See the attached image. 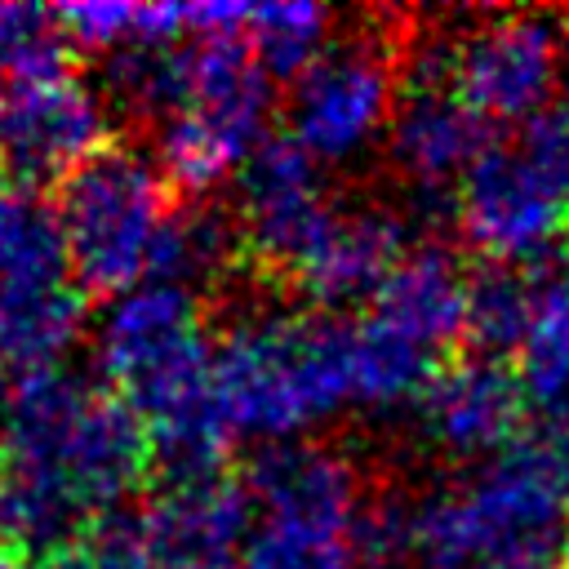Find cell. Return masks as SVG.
<instances>
[{"label":"cell","mask_w":569,"mask_h":569,"mask_svg":"<svg viewBox=\"0 0 569 569\" xmlns=\"http://www.w3.org/2000/svg\"><path fill=\"white\" fill-rule=\"evenodd\" d=\"M151 462L142 418L107 382L62 365L18 378L0 445V547L22 560L84 547L142 489Z\"/></svg>","instance_id":"obj_1"},{"label":"cell","mask_w":569,"mask_h":569,"mask_svg":"<svg viewBox=\"0 0 569 569\" xmlns=\"http://www.w3.org/2000/svg\"><path fill=\"white\" fill-rule=\"evenodd\" d=\"M93 351L102 382L142 418L156 467L169 485L222 476L236 436L213 391L218 342L209 338L191 289L147 280L111 298Z\"/></svg>","instance_id":"obj_2"},{"label":"cell","mask_w":569,"mask_h":569,"mask_svg":"<svg viewBox=\"0 0 569 569\" xmlns=\"http://www.w3.org/2000/svg\"><path fill=\"white\" fill-rule=\"evenodd\" d=\"M213 391L231 436L293 445L311 422L356 405L347 320H240L218 338Z\"/></svg>","instance_id":"obj_3"},{"label":"cell","mask_w":569,"mask_h":569,"mask_svg":"<svg viewBox=\"0 0 569 569\" xmlns=\"http://www.w3.org/2000/svg\"><path fill=\"white\" fill-rule=\"evenodd\" d=\"M400 547L422 569H471L502 551H569V485L551 445H511L467 485L405 511Z\"/></svg>","instance_id":"obj_4"},{"label":"cell","mask_w":569,"mask_h":569,"mask_svg":"<svg viewBox=\"0 0 569 569\" xmlns=\"http://www.w3.org/2000/svg\"><path fill=\"white\" fill-rule=\"evenodd\" d=\"M169 178L156 156L111 142L102 156L58 182V218L71 253V276L107 302L147 284L160 236L173 218Z\"/></svg>","instance_id":"obj_5"},{"label":"cell","mask_w":569,"mask_h":569,"mask_svg":"<svg viewBox=\"0 0 569 569\" xmlns=\"http://www.w3.org/2000/svg\"><path fill=\"white\" fill-rule=\"evenodd\" d=\"M271 76L244 40H191V76L160 124L156 164L169 187L204 196L271 142Z\"/></svg>","instance_id":"obj_6"},{"label":"cell","mask_w":569,"mask_h":569,"mask_svg":"<svg viewBox=\"0 0 569 569\" xmlns=\"http://www.w3.org/2000/svg\"><path fill=\"white\" fill-rule=\"evenodd\" d=\"M400 62L382 31L338 36L289 93V138L320 164L369 151L400 107Z\"/></svg>","instance_id":"obj_7"},{"label":"cell","mask_w":569,"mask_h":569,"mask_svg":"<svg viewBox=\"0 0 569 569\" xmlns=\"http://www.w3.org/2000/svg\"><path fill=\"white\" fill-rule=\"evenodd\" d=\"M445 76L485 124H529L556 102L565 31L547 13H480L436 40Z\"/></svg>","instance_id":"obj_8"},{"label":"cell","mask_w":569,"mask_h":569,"mask_svg":"<svg viewBox=\"0 0 569 569\" xmlns=\"http://www.w3.org/2000/svg\"><path fill=\"white\" fill-rule=\"evenodd\" d=\"M462 240L493 267H538L569 240V200L520 156V147H489L453 196Z\"/></svg>","instance_id":"obj_9"},{"label":"cell","mask_w":569,"mask_h":569,"mask_svg":"<svg viewBox=\"0 0 569 569\" xmlns=\"http://www.w3.org/2000/svg\"><path fill=\"white\" fill-rule=\"evenodd\" d=\"M111 129L107 98L76 71H49L4 84V138L0 160L13 182H67L80 164L102 156Z\"/></svg>","instance_id":"obj_10"},{"label":"cell","mask_w":569,"mask_h":569,"mask_svg":"<svg viewBox=\"0 0 569 569\" xmlns=\"http://www.w3.org/2000/svg\"><path fill=\"white\" fill-rule=\"evenodd\" d=\"M236 187V227L244 253L267 271L293 280L338 218V204L329 200L320 178V160H311L289 133H280L244 164Z\"/></svg>","instance_id":"obj_11"},{"label":"cell","mask_w":569,"mask_h":569,"mask_svg":"<svg viewBox=\"0 0 569 569\" xmlns=\"http://www.w3.org/2000/svg\"><path fill=\"white\" fill-rule=\"evenodd\" d=\"M387 138H391L396 164L418 187L462 182L467 169L489 151V124L449 84L436 40L409 62Z\"/></svg>","instance_id":"obj_12"},{"label":"cell","mask_w":569,"mask_h":569,"mask_svg":"<svg viewBox=\"0 0 569 569\" xmlns=\"http://www.w3.org/2000/svg\"><path fill=\"white\" fill-rule=\"evenodd\" d=\"M525 409L529 400L516 369L493 356H462L436 369L418 400L422 431L453 458H498L520 445Z\"/></svg>","instance_id":"obj_13"},{"label":"cell","mask_w":569,"mask_h":569,"mask_svg":"<svg viewBox=\"0 0 569 569\" xmlns=\"http://www.w3.org/2000/svg\"><path fill=\"white\" fill-rule=\"evenodd\" d=\"M258 520L329 529V533H360V485L351 462L320 445H271L244 476Z\"/></svg>","instance_id":"obj_14"},{"label":"cell","mask_w":569,"mask_h":569,"mask_svg":"<svg viewBox=\"0 0 569 569\" xmlns=\"http://www.w3.org/2000/svg\"><path fill=\"white\" fill-rule=\"evenodd\" d=\"M409 227L387 213V209H338L311 258L298 267L293 284L320 302V307H351V302H373L387 276L405 262L409 253Z\"/></svg>","instance_id":"obj_15"},{"label":"cell","mask_w":569,"mask_h":569,"mask_svg":"<svg viewBox=\"0 0 569 569\" xmlns=\"http://www.w3.org/2000/svg\"><path fill=\"white\" fill-rule=\"evenodd\" d=\"M471 276L440 244H413L373 298V320L391 325L440 360L471 329Z\"/></svg>","instance_id":"obj_16"},{"label":"cell","mask_w":569,"mask_h":569,"mask_svg":"<svg viewBox=\"0 0 569 569\" xmlns=\"http://www.w3.org/2000/svg\"><path fill=\"white\" fill-rule=\"evenodd\" d=\"M511 369L533 409L569 413V258L529 267V320Z\"/></svg>","instance_id":"obj_17"},{"label":"cell","mask_w":569,"mask_h":569,"mask_svg":"<svg viewBox=\"0 0 569 569\" xmlns=\"http://www.w3.org/2000/svg\"><path fill=\"white\" fill-rule=\"evenodd\" d=\"M76 284L58 204L36 187H0V293H36Z\"/></svg>","instance_id":"obj_18"},{"label":"cell","mask_w":569,"mask_h":569,"mask_svg":"<svg viewBox=\"0 0 569 569\" xmlns=\"http://www.w3.org/2000/svg\"><path fill=\"white\" fill-rule=\"evenodd\" d=\"M84 329V289L58 284L36 293H0V369H58Z\"/></svg>","instance_id":"obj_19"},{"label":"cell","mask_w":569,"mask_h":569,"mask_svg":"<svg viewBox=\"0 0 569 569\" xmlns=\"http://www.w3.org/2000/svg\"><path fill=\"white\" fill-rule=\"evenodd\" d=\"M347 351H351V396L365 409H391L409 400L418 405L436 378V356L373 316L347 320Z\"/></svg>","instance_id":"obj_20"},{"label":"cell","mask_w":569,"mask_h":569,"mask_svg":"<svg viewBox=\"0 0 569 569\" xmlns=\"http://www.w3.org/2000/svg\"><path fill=\"white\" fill-rule=\"evenodd\" d=\"M58 27L71 44L98 49V53H124V49H151V44H187L191 40V4L173 0H80L58 4Z\"/></svg>","instance_id":"obj_21"},{"label":"cell","mask_w":569,"mask_h":569,"mask_svg":"<svg viewBox=\"0 0 569 569\" xmlns=\"http://www.w3.org/2000/svg\"><path fill=\"white\" fill-rule=\"evenodd\" d=\"M236 253H244L236 218H227L218 209H204V204H187V209H173V218L160 236L151 280L182 284V289L196 293L200 284L218 280L236 262Z\"/></svg>","instance_id":"obj_22"},{"label":"cell","mask_w":569,"mask_h":569,"mask_svg":"<svg viewBox=\"0 0 569 569\" xmlns=\"http://www.w3.org/2000/svg\"><path fill=\"white\" fill-rule=\"evenodd\" d=\"M187 76H191V40L124 49V53L107 58L102 98L129 116H147V120L164 124L187 93Z\"/></svg>","instance_id":"obj_23"},{"label":"cell","mask_w":569,"mask_h":569,"mask_svg":"<svg viewBox=\"0 0 569 569\" xmlns=\"http://www.w3.org/2000/svg\"><path fill=\"white\" fill-rule=\"evenodd\" d=\"M333 13L311 0H271L253 4L244 44L258 53L271 80H298L329 44H333Z\"/></svg>","instance_id":"obj_24"},{"label":"cell","mask_w":569,"mask_h":569,"mask_svg":"<svg viewBox=\"0 0 569 569\" xmlns=\"http://www.w3.org/2000/svg\"><path fill=\"white\" fill-rule=\"evenodd\" d=\"M525 320H529V267L480 271L471 284V329H467V338L480 347V356L511 365Z\"/></svg>","instance_id":"obj_25"},{"label":"cell","mask_w":569,"mask_h":569,"mask_svg":"<svg viewBox=\"0 0 569 569\" xmlns=\"http://www.w3.org/2000/svg\"><path fill=\"white\" fill-rule=\"evenodd\" d=\"M84 556H89V569H178L151 542L138 507H124V511L98 520L84 538Z\"/></svg>","instance_id":"obj_26"},{"label":"cell","mask_w":569,"mask_h":569,"mask_svg":"<svg viewBox=\"0 0 569 569\" xmlns=\"http://www.w3.org/2000/svg\"><path fill=\"white\" fill-rule=\"evenodd\" d=\"M520 156L547 178L556 196L569 200V102H551L520 129Z\"/></svg>","instance_id":"obj_27"},{"label":"cell","mask_w":569,"mask_h":569,"mask_svg":"<svg viewBox=\"0 0 569 569\" xmlns=\"http://www.w3.org/2000/svg\"><path fill=\"white\" fill-rule=\"evenodd\" d=\"M560 560H565V551H502L471 569H560Z\"/></svg>","instance_id":"obj_28"},{"label":"cell","mask_w":569,"mask_h":569,"mask_svg":"<svg viewBox=\"0 0 569 569\" xmlns=\"http://www.w3.org/2000/svg\"><path fill=\"white\" fill-rule=\"evenodd\" d=\"M18 569H89V556H84V547H71V551H58V556L18 560Z\"/></svg>","instance_id":"obj_29"},{"label":"cell","mask_w":569,"mask_h":569,"mask_svg":"<svg viewBox=\"0 0 569 569\" xmlns=\"http://www.w3.org/2000/svg\"><path fill=\"white\" fill-rule=\"evenodd\" d=\"M547 445H551V453H556V462L565 471V485H569V413L556 418V431L547 436Z\"/></svg>","instance_id":"obj_30"},{"label":"cell","mask_w":569,"mask_h":569,"mask_svg":"<svg viewBox=\"0 0 569 569\" xmlns=\"http://www.w3.org/2000/svg\"><path fill=\"white\" fill-rule=\"evenodd\" d=\"M18 560H22V556H13L9 547H0V569H18Z\"/></svg>","instance_id":"obj_31"},{"label":"cell","mask_w":569,"mask_h":569,"mask_svg":"<svg viewBox=\"0 0 569 569\" xmlns=\"http://www.w3.org/2000/svg\"><path fill=\"white\" fill-rule=\"evenodd\" d=\"M0 138H4V93H0Z\"/></svg>","instance_id":"obj_32"},{"label":"cell","mask_w":569,"mask_h":569,"mask_svg":"<svg viewBox=\"0 0 569 569\" xmlns=\"http://www.w3.org/2000/svg\"><path fill=\"white\" fill-rule=\"evenodd\" d=\"M560 569H569V551H565V560H560Z\"/></svg>","instance_id":"obj_33"},{"label":"cell","mask_w":569,"mask_h":569,"mask_svg":"<svg viewBox=\"0 0 569 569\" xmlns=\"http://www.w3.org/2000/svg\"><path fill=\"white\" fill-rule=\"evenodd\" d=\"M0 13H4V4H0Z\"/></svg>","instance_id":"obj_34"}]
</instances>
